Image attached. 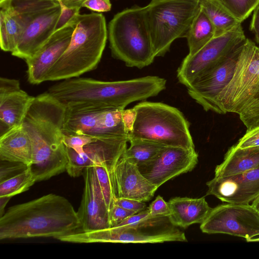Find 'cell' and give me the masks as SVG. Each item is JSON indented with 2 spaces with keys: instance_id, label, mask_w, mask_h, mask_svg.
I'll return each mask as SVG.
<instances>
[{
  "instance_id": "obj_21",
  "label": "cell",
  "mask_w": 259,
  "mask_h": 259,
  "mask_svg": "<svg viewBox=\"0 0 259 259\" xmlns=\"http://www.w3.org/2000/svg\"><path fill=\"white\" fill-rule=\"evenodd\" d=\"M106 109L108 108L94 104L66 106L63 134L87 135L94 137L100 116Z\"/></svg>"
},
{
  "instance_id": "obj_4",
  "label": "cell",
  "mask_w": 259,
  "mask_h": 259,
  "mask_svg": "<svg viewBox=\"0 0 259 259\" xmlns=\"http://www.w3.org/2000/svg\"><path fill=\"white\" fill-rule=\"evenodd\" d=\"M67 50L48 72L46 81L77 77L95 69L106 46L108 30L101 13L79 14Z\"/></svg>"
},
{
  "instance_id": "obj_23",
  "label": "cell",
  "mask_w": 259,
  "mask_h": 259,
  "mask_svg": "<svg viewBox=\"0 0 259 259\" xmlns=\"http://www.w3.org/2000/svg\"><path fill=\"white\" fill-rule=\"evenodd\" d=\"M0 158L2 161L31 165L32 144L22 124L0 136Z\"/></svg>"
},
{
  "instance_id": "obj_36",
  "label": "cell",
  "mask_w": 259,
  "mask_h": 259,
  "mask_svg": "<svg viewBox=\"0 0 259 259\" xmlns=\"http://www.w3.org/2000/svg\"><path fill=\"white\" fill-rule=\"evenodd\" d=\"M136 212L124 209L114 204L109 210V220L110 227L116 226L125 220Z\"/></svg>"
},
{
  "instance_id": "obj_39",
  "label": "cell",
  "mask_w": 259,
  "mask_h": 259,
  "mask_svg": "<svg viewBox=\"0 0 259 259\" xmlns=\"http://www.w3.org/2000/svg\"><path fill=\"white\" fill-rule=\"evenodd\" d=\"M81 7L94 12H106L110 11L111 3L110 0H86Z\"/></svg>"
},
{
  "instance_id": "obj_43",
  "label": "cell",
  "mask_w": 259,
  "mask_h": 259,
  "mask_svg": "<svg viewBox=\"0 0 259 259\" xmlns=\"http://www.w3.org/2000/svg\"><path fill=\"white\" fill-rule=\"evenodd\" d=\"M86 0H62L60 2L68 7L82 8V3Z\"/></svg>"
},
{
  "instance_id": "obj_6",
  "label": "cell",
  "mask_w": 259,
  "mask_h": 259,
  "mask_svg": "<svg viewBox=\"0 0 259 259\" xmlns=\"http://www.w3.org/2000/svg\"><path fill=\"white\" fill-rule=\"evenodd\" d=\"M146 6H135L117 13L108 27L112 56L130 67L142 68L156 57L146 17Z\"/></svg>"
},
{
  "instance_id": "obj_22",
  "label": "cell",
  "mask_w": 259,
  "mask_h": 259,
  "mask_svg": "<svg viewBox=\"0 0 259 259\" xmlns=\"http://www.w3.org/2000/svg\"><path fill=\"white\" fill-rule=\"evenodd\" d=\"M167 202L170 210L168 218L171 223L176 227L184 229L194 224H201L212 209L205 197H176Z\"/></svg>"
},
{
  "instance_id": "obj_15",
  "label": "cell",
  "mask_w": 259,
  "mask_h": 259,
  "mask_svg": "<svg viewBox=\"0 0 259 259\" xmlns=\"http://www.w3.org/2000/svg\"><path fill=\"white\" fill-rule=\"evenodd\" d=\"M77 17L63 27L56 30L33 56L25 60L27 79L30 83L38 84L45 81L48 72L70 43L76 26Z\"/></svg>"
},
{
  "instance_id": "obj_29",
  "label": "cell",
  "mask_w": 259,
  "mask_h": 259,
  "mask_svg": "<svg viewBox=\"0 0 259 259\" xmlns=\"http://www.w3.org/2000/svg\"><path fill=\"white\" fill-rule=\"evenodd\" d=\"M7 2L20 16L26 27L47 10L60 5L59 0H10Z\"/></svg>"
},
{
  "instance_id": "obj_27",
  "label": "cell",
  "mask_w": 259,
  "mask_h": 259,
  "mask_svg": "<svg viewBox=\"0 0 259 259\" xmlns=\"http://www.w3.org/2000/svg\"><path fill=\"white\" fill-rule=\"evenodd\" d=\"M199 4L214 26V37L224 34L241 24L220 0H200Z\"/></svg>"
},
{
  "instance_id": "obj_30",
  "label": "cell",
  "mask_w": 259,
  "mask_h": 259,
  "mask_svg": "<svg viewBox=\"0 0 259 259\" xmlns=\"http://www.w3.org/2000/svg\"><path fill=\"white\" fill-rule=\"evenodd\" d=\"M36 179L29 166L15 176L0 182V197H10L26 191Z\"/></svg>"
},
{
  "instance_id": "obj_19",
  "label": "cell",
  "mask_w": 259,
  "mask_h": 259,
  "mask_svg": "<svg viewBox=\"0 0 259 259\" xmlns=\"http://www.w3.org/2000/svg\"><path fill=\"white\" fill-rule=\"evenodd\" d=\"M34 97L21 89L19 80L0 78V136L21 125Z\"/></svg>"
},
{
  "instance_id": "obj_17",
  "label": "cell",
  "mask_w": 259,
  "mask_h": 259,
  "mask_svg": "<svg viewBox=\"0 0 259 259\" xmlns=\"http://www.w3.org/2000/svg\"><path fill=\"white\" fill-rule=\"evenodd\" d=\"M206 185L207 195L227 203L249 204L259 196V167L228 177H214Z\"/></svg>"
},
{
  "instance_id": "obj_18",
  "label": "cell",
  "mask_w": 259,
  "mask_h": 259,
  "mask_svg": "<svg viewBox=\"0 0 259 259\" xmlns=\"http://www.w3.org/2000/svg\"><path fill=\"white\" fill-rule=\"evenodd\" d=\"M110 175L115 199L125 198L145 202L151 200L158 189L142 175L137 165L123 156Z\"/></svg>"
},
{
  "instance_id": "obj_31",
  "label": "cell",
  "mask_w": 259,
  "mask_h": 259,
  "mask_svg": "<svg viewBox=\"0 0 259 259\" xmlns=\"http://www.w3.org/2000/svg\"><path fill=\"white\" fill-rule=\"evenodd\" d=\"M241 23L248 18L259 4V0H220Z\"/></svg>"
},
{
  "instance_id": "obj_37",
  "label": "cell",
  "mask_w": 259,
  "mask_h": 259,
  "mask_svg": "<svg viewBox=\"0 0 259 259\" xmlns=\"http://www.w3.org/2000/svg\"><path fill=\"white\" fill-rule=\"evenodd\" d=\"M236 145L240 148L259 146V126L247 130Z\"/></svg>"
},
{
  "instance_id": "obj_46",
  "label": "cell",
  "mask_w": 259,
  "mask_h": 259,
  "mask_svg": "<svg viewBox=\"0 0 259 259\" xmlns=\"http://www.w3.org/2000/svg\"><path fill=\"white\" fill-rule=\"evenodd\" d=\"M259 241V237L257 238H252L249 240L247 242H258Z\"/></svg>"
},
{
  "instance_id": "obj_47",
  "label": "cell",
  "mask_w": 259,
  "mask_h": 259,
  "mask_svg": "<svg viewBox=\"0 0 259 259\" xmlns=\"http://www.w3.org/2000/svg\"><path fill=\"white\" fill-rule=\"evenodd\" d=\"M10 0H0V5L4 4Z\"/></svg>"
},
{
  "instance_id": "obj_33",
  "label": "cell",
  "mask_w": 259,
  "mask_h": 259,
  "mask_svg": "<svg viewBox=\"0 0 259 259\" xmlns=\"http://www.w3.org/2000/svg\"><path fill=\"white\" fill-rule=\"evenodd\" d=\"M97 138L87 135H64L63 142L66 147L73 149L78 154L81 155L84 152V147Z\"/></svg>"
},
{
  "instance_id": "obj_34",
  "label": "cell",
  "mask_w": 259,
  "mask_h": 259,
  "mask_svg": "<svg viewBox=\"0 0 259 259\" xmlns=\"http://www.w3.org/2000/svg\"><path fill=\"white\" fill-rule=\"evenodd\" d=\"M60 2V1H59ZM60 3L61 13L57 20L55 31L72 21L79 14L81 8L68 7Z\"/></svg>"
},
{
  "instance_id": "obj_20",
  "label": "cell",
  "mask_w": 259,
  "mask_h": 259,
  "mask_svg": "<svg viewBox=\"0 0 259 259\" xmlns=\"http://www.w3.org/2000/svg\"><path fill=\"white\" fill-rule=\"evenodd\" d=\"M61 10L59 5L33 19L25 28L12 55L25 60L33 56L55 31Z\"/></svg>"
},
{
  "instance_id": "obj_1",
  "label": "cell",
  "mask_w": 259,
  "mask_h": 259,
  "mask_svg": "<svg viewBox=\"0 0 259 259\" xmlns=\"http://www.w3.org/2000/svg\"><path fill=\"white\" fill-rule=\"evenodd\" d=\"M66 106L48 92L36 97L22 125L32 146L29 166L37 182L66 171L68 157L63 142Z\"/></svg>"
},
{
  "instance_id": "obj_35",
  "label": "cell",
  "mask_w": 259,
  "mask_h": 259,
  "mask_svg": "<svg viewBox=\"0 0 259 259\" xmlns=\"http://www.w3.org/2000/svg\"><path fill=\"white\" fill-rule=\"evenodd\" d=\"M148 209L152 218L169 217L170 210L168 202L160 196L158 195L149 205Z\"/></svg>"
},
{
  "instance_id": "obj_28",
  "label": "cell",
  "mask_w": 259,
  "mask_h": 259,
  "mask_svg": "<svg viewBox=\"0 0 259 259\" xmlns=\"http://www.w3.org/2000/svg\"><path fill=\"white\" fill-rule=\"evenodd\" d=\"M130 146L122 156L137 166L154 158L165 146L156 142L142 139H130Z\"/></svg>"
},
{
  "instance_id": "obj_40",
  "label": "cell",
  "mask_w": 259,
  "mask_h": 259,
  "mask_svg": "<svg viewBox=\"0 0 259 259\" xmlns=\"http://www.w3.org/2000/svg\"><path fill=\"white\" fill-rule=\"evenodd\" d=\"M122 116L125 128L129 135L135 121L136 111L134 107L132 109H124L122 110Z\"/></svg>"
},
{
  "instance_id": "obj_5",
  "label": "cell",
  "mask_w": 259,
  "mask_h": 259,
  "mask_svg": "<svg viewBox=\"0 0 259 259\" xmlns=\"http://www.w3.org/2000/svg\"><path fill=\"white\" fill-rule=\"evenodd\" d=\"M219 114H238L250 130L259 126V48L246 38L233 75L217 99Z\"/></svg>"
},
{
  "instance_id": "obj_26",
  "label": "cell",
  "mask_w": 259,
  "mask_h": 259,
  "mask_svg": "<svg viewBox=\"0 0 259 259\" xmlns=\"http://www.w3.org/2000/svg\"><path fill=\"white\" fill-rule=\"evenodd\" d=\"M214 36V26L200 7L186 36L189 50L188 55L195 54Z\"/></svg>"
},
{
  "instance_id": "obj_24",
  "label": "cell",
  "mask_w": 259,
  "mask_h": 259,
  "mask_svg": "<svg viewBox=\"0 0 259 259\" xmlns=\"http://www.w3.org/2000/svg\"><path fill=\"white\" fill-rule=\"evenodd\" d=\"M259 167V146L240 148L234 145L229 148L223 162L214 170V177H224Z\"/></svg>"
},
{
  "instance_id": "obj_11",
  "label": "cell",
  "mask_w": 259,
  "mask_h": 259,
  "mask_svg": "<svg viewBox=\"0 0 259 259\" xmlns=\"http://www.w3.org/2000/svg\"><path fill=\"white\" fill-rule=\"evenodd\" d=\"M245 40L210 66L187 88L189 96L205 111L218 113L217 99L233 75Z\"/></svg>"
},
{
  "instance_id": "obj_9",
  "label": "cell",
  "mask_w": 259,
  "mask_h": 259,
  "mask_svg": "<svg viewBox=\"0 0 259 259\" xmlns=\"http://www.w3.org/2000/svg\"><path fill=\"white\" fill-rule=\"evenodd\" d=\"M200 0L151 1L146 17L154 52L163 56L176 39L186 37L200 9Z\"/></svg>"
},
{
  "instance_id": "obj_14",
  "label": "cell",
  "mask_w": 259,
  "mask_h": 259,
  "mask_svg": "<svg viewBox=\"0 0 259 259\" xmlns=\"http://www.w3.org/2000/svg\"><path fill=\"white\" fill-rule=\"evenodd\" d=\"M198 158L195 148L164 146L154 158L138 167L145 178L159 188L169 180L191 171Z\"/></svg>"
},
{
  "instance_id": "obj_38",
  "label": "cell",
  "mask_w": 259,
  "mask_h": 259,
  "mask_svg": "<svg viewBox=\"0 0 259 259\" xmlns=\"http://www.w3.org/2000/svg\"><path fill=\"white\" fill-rule=\"evenodd\" d=\"M114 204L136 212H140L147 208L145 202L130 198H117L115 200Z\"/></svg>"
},
{
  "instance_id": "obj_2",
  "label": "cell",
  "mask_w": 259,
  "mask_h": 259,
  "mask_svg": "<svg viewBox=\"0 0 259 259\" xmlns=\"http://www.w3.org/2000/svg\"><path fill=\"white\" fill-rule=\"evenodd\" d=\"M80 227L77 211L69 200L49 194L9 207L0 217V240L57 239L77 232Z\"/></svg>"
},
{
  "instance_id": "obj_48",
  "label": "cell",
  "mask_w": 259,
  "mask_h": 259,
  "mask_svg": "<svg viewBox=\"0 0 259 259\" xmlns=\"http://www.w3.org/2000/svg\"><path fill=\"white\" fill-rule=\"evenodd\" d=\"M151 1H156V0H151Z\"/></svg>"
},
{
  "instance_id": "obj_25",
  "label": "cell",
  "mask_w": 259,
  "mask_h": 259,
  "mask_svg": "<svg viewBox=\"0 0 259 259\" xmlns=\"http://www.w3.org/2000/svg\"><path fill=\"white\" fill-rule=\"evenodd\" d=\"M0 46L5 52L12 53L16 48L25 25L8 2L0 5Z\"/></svg>"
},
{
  "instance_id": "obj_3",
  "label": "cell",
  "mask_w": 259,
  "mask_h": 259,
  "mask_svg": "<svg viewBox=\"0 0 259 259\" xmlns=\"http://www.w3.org/2000/svg\"><path fill=\"white\" fill-rule=\"evenodd\" d=\"M47 92L65 106L94 104L124 110L132 102L147 99L150 89L143 77L114 81L77 77L62 80Z\"/></svg>"
},
{
  "instance_id": "obj_41",
  "label": "cell",
  "mask_w": 259,
  "mask_h": 259,
  "mask_svg": "<svg viewBox=\"0 0 259 259\" xmlns=\"http://www.w3.org/2000/svg\"><path fill=\"white\" fill-rule=\"evenodd\" d=\"M27 166L21 163H16L15 165H11V166H1V176L0 182L9 179V176L14 174L15 171H22L25 169Z\"/></svg>"
},
{
  "instance_id": "obj_12",
  "label": "cell",
  "mask_w": 259,
  "mask_h": 259,
  "mask_svg": "<svg viewBox=\"0 0 259 259\" xmlns=\"http://www.w3.org/2000/svg\"><path fill=\"white\" fill-rule=\"evenodd\" d=\"M246 38L241 24L224 34L214 37L195 54L187 55L183 59L177 70L179 81L188 87L210 66Z\"/></svg>"
},
{
  "instance_id": "obj_45",
  "label": "cell",
  "mask_w": 259,
  "mask_h": 259,
  "mask_svg": "<svg viewBox=\"0 0 259 259\" xmlns=\"http://www.w3.org/2000/svg\"><path fill=\"white\" fill-rule=\"evenodd\" d=\"M251 205L259 212V196L252 202Z\"/></svg>"
},
{
  "instance_id": "obj_16",
  "label": "cell",
  "mask_w": 259,
  "mask_h": 259,
  "mask_svg": "<svg viewBox=\"0 0 259 259\" xmlns=\"http://www.w3.org/2000/svg\"><path fill=\"white\" fill-rule=\"evenodd\" d=\"M82 175L84 188L77 211L80 224V231L88 232L109 228V210L100 187L94 167L85 168Z\"/></svg>"
},
{
  "instance_id": "obj_32",
  "label": "cell",
  "mask_w": 259,
  "mask_h": 259,
  "mask_svg": "<svg viewBox=\"0 0 259 259\" xmlns=\"http://www.w3.org/2000/svg\"><path fill=\"white\" fill-rule=\"evenodd\" d=\"M94 167L104 200L110 210L115 200L110 175L111 171L103 165Z\"/></svg>"
},
{
  "instance_id": "obj_10",
  "label": "cell",
  "mask_w": 259,
  "mask_h": 259,
  "mask_svg": "<svg viewBox=\"0 0 259 259\" xmlns=\"http://www.w3.org/2000/svg\"><path fill=\"white\" fill-rule=\"evenodd\" d=\"M200 229L207 234H225L245 238L259 235V212L249 204L219 205L212 208Z\"/></svg>"
},
{
  "instance_id": "obj_7",
  "label": "cell",
  "mask_w": 259,
  "mask_h": 259,
  "mask_svg": "<svg viewBox=\"0 0 259 259\" xmlns=\"http://www.w3.org/2000/svg\"><path fill=\"white\" fill-rule=\"evenodd\" d=\"M135 122L130 139H142L165 146L195 148L190 124L177 108L160 103L144 101L136 105Z\"/></svg>"
},
{
  "instance_id": "obj_42",
  "label": "cell",
  "mask_w": 259,
  "mask_h": 259,
  "mask_svg": "<svg viewBox=\"0 0 259 259\" xmlns=\"http://www.w3.org/2000/svg\"><path fill=\"white\" fill-rule=\"evenodd\" d=\"M250 29L254 33L256 41L259 44V4L253 11Z\"/></svg>"
},
{
  "instance_id": "obj_44",
  "label": "cell",
  "mask_w": 259,
  "mask_h": 259,
  "mask_svg": "<svg viewBox=\"0 0 259 259\" xmlns=\"http://www.w3.org/2000/svg\"><path fill=\"white\" fill-rule=\"evenodd\" d=\"M10 197H0V214L1 217L4 214V209L10 199Z\"/></svg>"
},
{
  "instance_id": "obj_49",
  "label": "cell",
  "mask_w": 259,
  "mask_h": 259,
  "mask_svg": "<svg viewBox=\"0 0 259 259\" xmlns=\"http://www.w3.org/2000/svg\"><path fill=\"white\" fill-rule=\"evenodd\" d=\"M59 1H62V0H59Z\"/></svg>"
},
{
  "instance_id": "obj_8",
  "label": "cell",
  "mask_w": 259,
  "mask_h": 259,
  "mask_svg": "<svg viewBox=\"0 0 259 259\" xmlns=\"http://www.w3.org/2000/svg\"><path fill=\"white\" fill-rule=\"evenodd\" d=\"M57 239L78 243L187 241L185 233L171 223L168 217H150L135 225L116 226L88 232H76Z\"/></svg>"
},
{
  "instance_id": "obj_13",
  "label": "cell",
  "mask_w": 259,
  "mask_h": 259,
  "mask_svg": "<svg viewBox=\"0 0 259 259\" xmlns=\"http://www.w3.org/2000/svg\"><path fill=\"white\" fill-rule=\"evenodd\" d=\"M127 142L126 138H98L84 147L81 155L66 147L68 157L66 171L74 178L82 175L85 168L96 165L105 166L111 171L127 148Z\"/></svg>"
}]
</instances>
